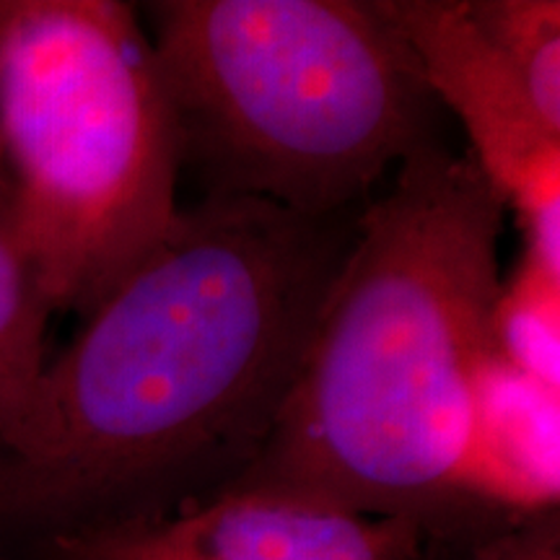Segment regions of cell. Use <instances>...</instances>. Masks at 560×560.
<instances>
[{
    "label": "cell",
    "instance_id": "1",
    "mask_svg": "<svg viewBox=\"0 0 560 560\" xmlns=\"http://www.w3.org/2000/svg\"><path fill=\"white\" fill-rule=\"evenodd\" d=\"M361 210L202 198L47 361L0 441V535L52 540L262 452Z\"/></svg>",
    "mask_w": 560,
    "mask_h": 560
},
{
    "label": "cell",
    "instance_id": "2",
    "mask_svg": "<svg viewBox=\"0 0 560 560\" xmlns=\"http://www.w3.org/2000/svg\"><path fill=\"white\" fill-rule=\"evenodd\" d=\"M503 213L470 156L439 140L410 153L361 208L283 410L231 486L425 527L470 503L472 389L490 350Z\"/></svg>",
    "mask_w": 560,
    "mask_h": 560
},
{
    "label": "cell",
    "instance_id": "3",
    "mask_svg": "<svg viewBox=\"0 0 560 560\" xmlns=\"http://www.w3.org/2000/svg\"><path fill=\"white\" fill-rule=\"evenodd\" d=\"M151 45L206 198L353 213L433 143L408 45L361 0H159Z\"/></svg>",
    "mask_w": 560,
    "mask_h": 560
},
{
    "label": "cell",
    "instance_id": "4",
    "mask_svg": "<svg viewBox=\"0 0 560 560\" xmlns=\"http://www.w3.org/2000/svg\"><path fill=\"white\" fill-rule=\"evenodd\" d=\"M0 159L52 312L86 317L179 215L177 117L130 3L13 0Z\"/></svg>",
    "mask_w": 560,
    "mask_h": 560
},
{
    "label": "cell",
    "instance_id": "5",
    "mask_svg": "<svg viewBox=\"0 0 560 560\" xmlns=\"http://www.w3.org/2000/svg\"><path fill=\"white\" fill-rule=\"evenodd\" d=\"M416 58L433 100L470 138V159L516 213L524 252L560 272V132L532 107L522 81L478 30L467 0H374Z\"/></svg>",
    "mask_w": 560,
    "mask_h": 560
},
{
    "label": "cell",
    "instance_id": "6",
    "mask_svg": "<svg viewBox=\"0 0 560 560\" xmlns=\"http://www.w3.org/2000/svg\"><path fill=\"white\" fill-rule=\"evenodd\" d=\"M423 522L268 486H229L179 514L58 535L55 560H423Z\"/></svg>",
    "mask_w": 560,
    "mask_h": 560
},
{
    "label": "cell",
    "instance_id": "7",
    "mask_svg": "<svg viewBox=\"0 0 560 560\" xmlns=\"http://www.w3.org/2000/svg\"><path fill=\"white\" fill-rule=\"evenodd\" d=\"M560 488V389L532 380L493 348L472 389L465 493L524 516L556 511Z\"/></svg>",
    "mask_w": 560,
    "mask_h": 560
},
{
    "label": "cell",
    "instance_id": "8",
    "mask_svg": "<svg viewBox=\"0 0 560 560\" xmlns=\"http://www.w3.org/2000/svg\"><path fill=\"white\" fill-rule=\"evenodd\" d=\"M52 306L19 234L9 174L0 161V441L24 420L47 366Z\"/></svg>",
    "mask_w": 560,
    "mask_h": 560
},
{
    "label": "cell",
    "instance_id": "9",
    "mask_svg": "<svg viewBox=\"0 0 560 560\" xmlns=\"http://www.w3.org/2000/svg\"><path fill=\"white\" fill-rule=\"evenodd\" d=\"M490 348L532 380L560 389V272L520 257L490 310Z\"/></svg>",
    "mask_w": 560,
    "mask_h": 560
},
{
    "label": "cell",
    "instance_id": "10",
    "mask_svg": "<svg viewBox=\"0 0 560 560\" xmlns=\"http://www.w3.org/2000/svg\"><path fill=\"white\" fill-rule=\"evenodd\" d=\"M467 11L522 81L540 120L560 132L558 0H467Z\"/></svg>",
    "mask_w": 560,
    "mask_h": 560
},
{
    "label": "cell",
    "instance_id": "11",
    "mask_svg": "<svg viewBox=\"0 0 560 560\" xmlns=\"http://www.w3.org/2000/svg\"><path fill=\"white\" fill-rule=\"evenodd\" d=\"M472 560H560L556 511L527 516L520 529L482 545Z\"/></svg>",
    "mask_w": 560,
    "mask_h": 560
},
{
    "label": "cell",
    "instance_id": "12",
    "mask_svg": "<svg viewBox=\"0 0 560 560\" xmlns=\"http://www.w3.org/2000/svg\"><path fill=\"white\" fill-rule=\"evenodd\" d=\"M11 13H13V0H0V45H3L5 30H9ZM0 161H3V159H0Z\"/></svg>",
    "mask_w": 560,
    "mask_h": 560
}]
</instances>
